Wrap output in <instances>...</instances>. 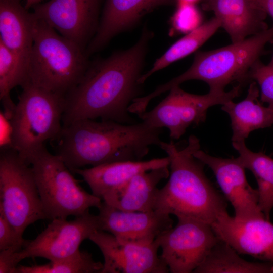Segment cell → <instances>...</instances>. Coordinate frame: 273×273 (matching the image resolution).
Instances as JSON below:
<instances>
[{
	"label": "cell",
	"instance_id": "cell-25",
	"mask_svg": "<svg viewBox=\"0 0 273 273\" xmlns=\"http://www.w3.org/2000/svg\"><path fill=\"white\" fill-rule=\"evenodd\" d=\"M221 27L220 20L215 16L176 41L159 58L152 68L142 75L139 82L143 84L154 73L196 51Z\"/></svg>",
	"mask_w": 273,
	"mask_h": 273
},
{
	"label": "cell",
	"instance_id": "cell-17",
	"mask_svg": "<svg viewBox=\"0 0 273 273\" xmlns=\"http://www.w3.org/2000/svg\"><path fill=\"white\" fill-rule=\"evenodd\" d=\"M174 0H106L97 31L85 53L103 49L114 36L134 26L144 15L157 7Z\"/></svg>",
	"mask_w": 273,
	"mask_h": 273
},
{
	"label": "cell",
	"instance_id": "cell-5",
	"mask_svg": "<svg viewBox=\"0 0 273 273\" xmlns=\"http://www.w3.org/2000/svg\"><path fill=\"white\" fill-rule=\"evenodd\" d=\"M89 63L85 51L36 18L29 60L30 82L65 97L80 81Z\"/></svg>",
	"mask_w": 273,
	"mask_h": 273
},
{
	"label": "cell",
	"instance_id": "cell-16",
	"mask_svg": "<svg viewBox=\"0 0 273 273\" xmlns=\"http://www.w3.org/2000/svg\"><path fill=\"white\" fill-rule=\"evenodd\" d=\"M217 236L238 254L273 261V224L265 218L240 221L223 214L211 224Z\"/></svg>",
	"mask_w": 273,
	"mask_h": 273
},
{
	"label": "cell",
	"instance_id": "cell-26",
	"mask_svg": "<svg viewBox=\"0 0 273 273\" xmlns=\"http://www.w3.org/2000/svg\"><path fill=\"white\" fill-rule=\"evenodd\" d=\"M103 266L92 254L80 251L70 257L42 265H18L16 273H100Z\"/></svg>",
	"mask_w": 273,
	"mask_h": 273
},
{
	"label": "cell",
	"instance_id": "cell-34",
	"mask_svg": "<svg viewBox=\"0 0 273 273\" xmlns=\"http://www.w3.org/2000/svg\"><path fill=\"white\" fill-rule=\"evenodd\" d=\"M177 3H185L195 4L196 2L201 0H177Z\"/></svg>",
	"mask_w": 273,
	"mask_h": 273
},
{
	"label": "cell",
	"instance_id": "cell-9",
	"mask_svg": "<svg viewBox=\"0 0 273 273\" xmlns=\"http://www.w3.org/2000/svg\"><path fill=\"white\" fill-rule=\"evenodd\" d=\"M242 86L238 84L229 92L210 89L207 94L203 95L189 93L179 85L175 86L152 110L138 116L150 127L167 128L170 138L177 140L190 126L204 122L210 107L223 105L238 97Z\"/></svg>",
	"mask_w": 273,
	"mask_h": 273
},
{
	"label": "cell",
	"instance_id": "cell-11",
	"mask_svg": "<svg viewBox=\"0 0 273 273\" xmlns=\"http://www.w3.org/2000/svg\"><path fill=\"white\" fill-rule=\"evenodd\" d=\"M33 240H25L22 249L14 254L18 264L29 257H42L57 261L70 257L80 250L81 243L100 230L98 215L89 211L72 220L56 218Z\"/></svg>",
	"mask_w": 273,
	"mask_h": 273
},
{
	"label": "cell",
	"instance_id": "cell-10",
	"mask_svg": "<svg viewBox=\"0 0 273 273\" xmlns=\"http://www.w3.org/2000/svg\"><path fill=\"white\" fill-rule=\"evenodd\" d=\"M177 218L174 227L156 239L162 250L160 256L169 272H194L220 239L207 222L190 217Z\"/></svg>",
	"mask_w": 273,
	"mask_h": 273
},
{
	"label": "cell",
	"instance_id": "cell-33",
	"mask_svg": "<svg viewBox=\"0 0 273 273\" xmlns=\"http://www.w3.org/2000/svg\"><path fill=\"white\" fill-rule=\"evenodd\" d=\"M41 1L42 0H26L25 7L27 10H29L35 5L40 3Z\"/></svg>",
	"mask_w": 273,
	"mask_h": 273
},
{
	"label": "cell",
	"instance_id": "cell-32",
	"mask_svg": "<svg viewBox=\"0 0 273 273\" xmlns=\"http://www.w3.org/2000/svg\"><path fill=\"white\" fill-rule=\"evenodd\" d=\"M269 42L273 45V38L270 40ZM258 66L262 70L266 72H273V54L270 61L265 65L260 61L258 63Z\"/></svg>",
	"mask_w": 273,
	"mask_h": 273
},
{
	"label": "cell",
	"instance_id": "cell-4",
	"mask_svg": "<svg viewBox=\"0 0 273 273\" xmlns=\"http://www.w3.org/2000/svg\"><path fill=\"white\" fill-rule=\"evenodd\" d=\"M272 38L273 25L241 41L214 50L197 52L187 71L159 85L145 99L150 102L172 87L190 80L204 81L210 89L224 90L234 82L243 85L250 81L251 69L259 61L265 46Z\"/></svg>",
	"mask_w": 273,
	"mask_h": 273
},
{
	"label": "cell",
	"instance_id": "cell-29",
	"mask_svg": "<svg viewBox=\"0 0 273 273\" xmlns=\"http://www.w3.org/2000/svg\"><path fill=\"white\" fill-rule=\"evenodd\" d=\"M25 239L19 238L4 212L0 209V251L22 245Z\"/></svg>",
	"mask_w": 273,
	"mask_h": 273
},
{
	"label": "cell",
	"instance_id": "cell-31",
	"mask_svg": "<svg viewBox=\"0 0 273 273\" xmlns=\"http://www.w3.org/2000/svg\"><path fill=\"white\" fill-rule=\"evenodd\" d=\"M257 8L269 15L273 20V0H250Z\"/></svg>",
	"mask_w": 273,
	"mask_h": 273
},
{
	"label": "cell",
	"instance_id": "cell-22",
	"mask_svg": "<svg viewBox=\"0 0 273 273\" xmlns=\"http://www.w3.org/2000/svg\"><path fill=\"white\" fill-rule=\"evenodd\" d=\"M259 90L257 82H252L246 97L235 103L231 100L222 105L231 120L232 142L245 141L253 130L264 128L273 124V109L264 107L258 100Z\"/></svg>",
	"mask_w": 273,
	"mask_h": 273
},
{
	"label": "cell",
	"instance_id": "cell-21",
	"mask_svg": "<svg viewBox=\"0 0 273 273\" xmlns=\"http://www.w3.org/2000/svg\"><path fill=\"white\" fill-rule=\"evenodd\" d=\"M169 166L155 168L134 175L120 191L105 196L103 201L117 209L127 211L155 209L158 185L169 177Z\"/></svg>",
	"mask_w": 273,
	"mask_h": 273
},
{
	"label": "cell",
	"instance_id": "cell-7",
	"mask_svg": "<svg viewBox=\"0 0 273 273\" xmlns=\"http://www.w3.org/2000/svg\"><path fill=\"white\" fill-rule=\"evenodd\" d=\"M32 168L47 219H67L97 208L102 200L79 185L63 160L46 146L25 160Z\"/></svg>",
	"mask_w": 273,
	"mask_h": 273
},
{
	"label": "cell",
	"instance_id": "cell-6",
	"mask_svg": "<svg viewBox=\"0 0 273 273\" xmlns=\"http://www.w3.org/2000/svg\"><path fill=\"white\" fill-rule=\"evenodd\" d=\"M22 88L8 119V145L26 160L61 133L64 97L30 82Z\"/></svg>",
	"mask_w": 273,
	"mask_h": 273
},
{
	"label": "cell",
	"instance_id": "cell-27",
	"mask_svg": "<svg viewBox=\"0 0 273 273\" xmlns=\"http://www.w3.org/2000/svg\"><path fill=\"white\" fill-rule=\"evenodd\" d=\"M202 20L201 13L195 4L177 3L170 19L171 31L186 34L201 25Z\"/></svg>",
	"mask_w": 273,
	"mask_h": 273
},
{
	"label": "cell",
	"instance_id": "cell-14",
	"mask_svg": "<svg viewBox=\"0 0 273 273\" xmlns=\"http://www.w3.org/2000/svg\"><path fill=\"white\" fill-rule=\"evenodd\" d=\"M193 155L213 172L225 197L234 208L235 220L245 221L265 218L259 206L258 190L249 184L245 168L237 158L216 157L200 149L196 150Z\"/></svg>",
	"mask_w": 273,
	"mask_h": 273
},
{
	"label": "cell",
	"instance_id": "cell-19",
	"mask_svg": "<svg viewBox=\"0 0 273 273\" xmlns=\"http://www.w3.org/2000/svg\"><path fill=\"white\" fill-rule=\"evenodd\" d=\"M203 9L212 11L230 36L237 42L268 28L267 14L250 0H203Z\"/></svg>",
	"mask_w": 273,
	"mask_h": 273
},
{
	"label": "cell",
	"instance_id": "cell-24",
	"mask_svg": "<svg viewBox=\"0 0 273 273\" xmlns=\"http://www.w3.org/2000/svg\"><path fill=\"white\" fill-rule=\"evenodd\" d=\"M195 273L273 272V263L248 261L221 240L211 249Z\"/></svg>",
	"mask_w": 273,
	"mask_h": 273
},
{
	"label": "cell",
	"instance_id": "cell-13",
	"mask_svg": "<svg viewBox=\"0 0 273 273\" xmlns=\"http://www.w3.org/2000/svg\"><path fill=\"white\" fill-rule=\"evenodd\" d=\"M100 249L104 263L100 273H168L169 269L160 256L155 239L148 245H138L119 240L101 230L89 237Z\"/></svg>",
	"mask_w": 273,
	"mask_h": 273
},
{
	"label": "cell",
	"instance_id": "cell-15",
	"mask_svg": "<svg viewBox=\"0 0 273 273\" xmlns=\"http://www.w3.org/2000/svg\"><path fill=\"white\" fill-rule=\"evenodd\" d=\"M98 209L100 230L132 244H150L173 227V220L170 215L158 210L123 211L104 201Z\"/></svg>",
	"mask_w": 273,
	"mask_h": 273
},
{
	"label": "cell",
	"instance_id": "cell-30",
	"mask_svg": "<svg viewBox=\"0 0 273 273\" xmlns=\"http://www.w3.org/2000/svg\"><path fill=\"white\" fill-rule=\"evenodd\" d=\"M22 248V245H16L0 251V273H16L18 265L14 260V255Z\"/></svg>",
	"mask_w": 273,
	"mask_h": 273
},
{
	"label": "cell",
	"instance_id": "cell-2",
	"mask_svg": "<svg viewBox=\"0 0 273 273\" xmlns=\"http://www.w3.org/2000/svg\"><path fill=\"white\" fill-rule=\"evenodd\" d=\"M163 128L141 121L125 124L85 119L63 127L56 154L71 171L119 161H142L152 145L159 146Z\"/></svg>",
	"mask_w": 273,
	"mask_h": 273
},
{
	"label": "cell",
	"instance_id": "cell-8",
	"mask_svg": "<svg viewBox=\"0 0 273 273\" xmlns=\"http://www.w3.org/2000/svg\"><path fill=\"white\" fill-rule=\"evenodd\" d=\"M0 209L20 239L30 224L47 219L31 167L8 144L0 153Z\"/></svg>",
	"mask_w": 273,
	"mask_h": 273
},
{
	"label": "cell",
	"instance_id": "cell-23",
	"mask_svg": "<svg viewBox=\"0 0 273 273\" xmlns=\"http://www.w3.org/2000/svg\"><path fill=\"white\" fill-rule=\"evenodd\" d=\"M232 145L239 153L238 162L254 175L258 185L259 206L265 218L270 220L273 208V159L263 153L251 151L245 141L232 142Z\"/></svg>",
	"mask_w": 273,
	"mask_h": 273
},
{
	"label": "cell",
	"instance_id": "cell-20",
	"mask_svg": "<svg viewBox=\"0 0 273 273\" xmlns=\"http://www.w3.org/2000/svg\"><path fill=\"white\" fill-rule=\"evenodd\" d=\"M36 20L20 0H0V42L28 66Z\"/></svg>",
	"mask_w": 273,
	"mask_h": 273
},
{
	"label": "cell",
	"instance_id": "cell-28",
	"mask_svg": "<svg viewBox=\"0 0 273 273\" xmlns=\"http://www.w3.org/2000/svg\"><path fill=\"white\" fill-rule=\"evenodd\" d=\"M259 61L251 69L249 79L254 80L259 85L261 101L268 103V106L273 109V72H266L260 69L258 66Z\"/></svg>",
	"mask_w": 273,
	"mask_h": 273
},
{
	"label": "cell",
	"instance_id": "cell-3",
	"mask_svg": "<svg viewBox=\"0 0 273 273\" xmlns=\"http://www.w3.org/2000/svg\"><path fill=\"white\" fill-rule=\"evenodd\" d=\"M159 147L170 158V171L167 183L158 189L154 210L210 224L228 213L225 197L207 177L205 164L193 155L200 149L199 139L190 135L183 149L172 141H162Z\"/></svg>",
	"mask_w": 273,
	"mask_h": 273
},
{
	"label": "cell",
	"instance_id": "cell-18",
	"mask_svg": "<svg viewBox=\"0 0 273 273\" xmlns=\"http://www.w3.org/2000/svg\"><path fill=\"white\" fill-rule=\"evenodd\" d=\"M169 164L170 158L167 156L147 161L112 162L72 172L82 177L92 193L102 200L105 196L124 188L136 174Z\"/></svg>",
	"mask_w": 273,
	"mask_h": 273
},
{
	"label": "cell",
	"instance_id": "cell-1",
	"mask_svg": "<svg viewBox=\"0 0 273 273\" xmlns=\"http://www.w3.org/2000/svg\"><path fill=\"white\" fill-rule=\"evenodd\" d=\"M153 35L145 27L132 47L89 63L80 81L64 97L63 127L78 121L98 118L136 123L128 108L140 97L142 84L139 80Z\"/></svg>",
	"mask_w": 273,
	"mask_h": 273
},
{
	"label": "cell",
	"instance_id": "cell-12",
	"mask_svg": "<svg viewBox=\"0 0 273 273\" xmlns=\"http://www.w3.org/2000/svg\"><path fill=\"white\" fill-rule=\"evenodd\" d=\"M101 2L50 0L38 3L32 8L36 18L46 22L85 52L99 25Z\"/></svg>",
	"mask_w": 273,
	"mask_h": 273
}]
</instances>
